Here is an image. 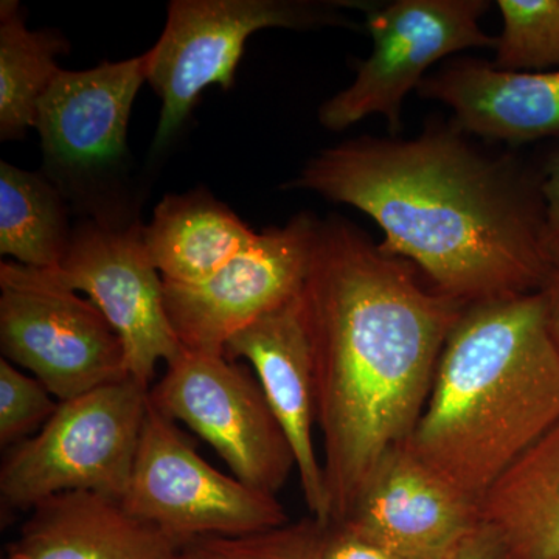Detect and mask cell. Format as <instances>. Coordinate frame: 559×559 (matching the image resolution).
I'll use <instances>...</instances> for the list:
<instances>
[{
  "mask_svg": "<svg viewBox=\"0 0 559 559\" xmlns=\"http://www.w3.org/2000/svg\"><path fill=\"white\" fill-rule=\"evenodd\" d=\"M300 305L337 525L382 457L414 432L466 307L419 282L414 264L340 215L319 219Z\"/></svg>",
  "mask_w": 559,
  "mask_h": 559,
  "instance_id": "cell-1",
  "label": "cell"
},
{
  "mask_svg": "<svg viewBox=\"0 0 559 559\" xmlns=\"http://www.w3.org/2000/svg\"><path fill=\"white\" fill-rule=\"evenodd\" d=\"M283 189L366 213L384 231L385 253L465 307L536 293L554 271L540 183L509 154L480 151L452 121H429L414 139L345 140Z\"/></svg>",
  "mask_w": 559,
  "mask_h": 559,
  "instance_id": "cell-2",
  "label": "cell"
},
{
  "mask_svg": "<svg viewBox=\"0 0 559 559\" xmlns=\"http://www.w3.org/2000/svg\"><path fill=\"white\" fill-rule=\"evenodd\" d=\"M559 419V348L540 290L468 305L452 329L404 447L480 507Z\"/></svg>",
  "mask_w": 559,
  "mask_h": 559,
  "instance_id": "cell-3",
  "label": "cell"
},
{
  "mask_svg": "<svg viewBox=\"0 0 559 559\" xmlns=\"http://www.w3.org/2000/svg\"><path fill=\"white\" fill-rule=\"evenodd\" d=\"M150 389L131 378L60 401L49 421L9 448L0 466L3 509L32 511L70 491L123 499L138 454Z\"/></svg>",
  "mask_w": 559,
  "mask_h": 559,
  "instance_id": "cell-4",
  "label": "cell"
},
{
  "mask_svg": "<svg viewBox=\"0 0 559 559\" xmlns=\"http://www.w3.org/2000/svg\"><path fill=\"white\" fill-rule=\"evenodd\" d=\"M336 3L310 0H173L146 53V83L162 109L154 150L170 145L210 86L230 90L246 43L263 28L355 27Z\"/></svg>",
  "mask_w": 559,
  "mask_h": 559,
  "instance_id": "cell-5",
  "label": "cell"
},
{
  "mask_svg": "<svg viewBox=\"0 0 559 559\" xmlns=\"http://www.w3.org/2000/svg\"><path fill=\"white\" fill-rule=\"evenodd\" d=\"M366 14L373 51L360 61L349 86L319 108L325 130H348L370 116L388 120L390 132L401 128L404 100L429 75L430 68L451 55L495 49L496 38L480 27L488 0H393L353 2Z\"/></svg>",
  "mask_w": 559,
  "mask_h": 559,
  "instance_id": "cell-6",
  "label": "cell"
},
{
  "mask_svg": "<svg viewBox=\"0 0 559 559\" xmlns=\"http://www.w3.org/2000/svg\"><path fill=\"white\" fill-rule=\"evenodd\" d=\"M120 503L182 547L194 539L250 535L289 522L277 496L213 468L151 400Z\"/></svg>",
  "mask_w": 559,
  "mask_h": 559,
  "instance_id": "cell-7",
  "label": "cell"
},
{
  "mask_svg": "<svg viewBox=\"0 0 559 559\" xmlns=\"http://www.w3.org/2000/svg\"><path fill=\"white\" fill-rule=\"evenodd\" d=\"M0 349L58 401L130 378L119 334L90 299L11 261L0 264Z\"/></svg>",
  "mask_w": 559,
  "mask_h": 559,
  "instance_id": "cell-8",
  "label": "cell"
},
{
  "mask_svg": "<svg viewBox=\"0 0 559 559\" xmlns=\"http://www.w3.org/2000/svg\"><path fill=\"white\" fill-rule=\"evenodd\" d=\"M146 83V53L86 70H61L38 105L44 175L91 218H124L106 182L128 159V124Z\"/></svg>",
  "mask_w": 559,
  "mask_h": 559,
  "instance_id": "cell-9",
  "label": "cell"
},
{
  "mask_svg": "<svg viewBox=\"0 0 559 559\" xmlns=\"http://www.w3.org/2000/svg\"><path fill=\"white\" fill-rule=\"evenodd\" d=\"M154 406L207 441L234 477L277 496L296 457L257 377L226 355L182 353L150 389Z\"/></svg>",
  "mask_w": 559,
  "mask_h": 559,
  "instance_id": "cell-10",
  "label": "cell"
},
{
  "mask_svg": "<svg viewBox=\"0 0 559 559\" xmlns=\"http://www.w3.org/2000/svg\"><path fill=\"white\" fill-rule=\"evenodd\" d=\"M50 280L87 299L119 334L131 380L151 389L156 367L182 353L167 307L165 285L135 218H86Z\"/></svg>",
  "mask_w": 559,
  "mask_h": 559,
  "instance_id": "cell-11",
  "label": "cell"
},
{
  "mask_svg": "<svg viewBox=\"0 0 559 559\" xmlns=\"http://www.w3.org/2000/svg\"><path fill=\"white\" fill-rule=\"evenodd\" d=\"M319 218L304 212L259 231L252 245L197 285L165 283V307L189 352L224 355L227 342L300 293Z\"/></svg>",
  "mask_w": 559,
  "mask_h": 559,
  "instance_id": "cell-12",
  "label": "cell"
},
{
  "mask_svg": "<svg viewBox=\"0 0 559 559\" xmlns=\"http://www.w3.org/2000/svg\"><path fill=\"white\" fill-rule=\"evenodd\" d=\"M480 524L479 507L400 444L382 457L352 513L337 525L406 559H444Z\"/></svg>",
  "mask_w": 559,
  "mask_h": 559,
  "instance_id": "cell-13",
  "label": "cell"
},
{
  "mask_svg": "<svg viewBox=\"0 0 559 559\" xmlns=\"http://www.w3.org/2000/svg\"><path fill=\"white\" fill-rule=\"evenodd\" d=\"M224 355L253 367L275 418L296 457L301 492L312 518L331 525L325 474L314 444V370L301 314L300 293L250 323L226 344Z\"/></svg>",
  "mask_w": 559,
  "mask_h": 559,
  "instance_id": "cell-14",
  "label": "cell"
},
{
  "mask_svg": "<svg viewBox=\"0 0 559 559\" xmlns=\"http://www.w3.org/2000/svg\"><path fill=\"white\" fill-rule=\"evenodd\" d=\"M417 94L448 106L452 123L476 138L524 143L559 134V69L510 72L454 58L429 73Z\"/></svg>",
  "mask_w": 559,
  "mask_h": 559,
  "instance_id": "cell-15",
  "label": "cell"
},
{
  "mask_svg": "<svg viewBox=\"0 0 559 559\" xmlns=\"http://www.w3.org/2000/svg\"><path fill=\"white\" fill-rule=\"evenodd\" d=\"M3 559H182V546L119 500L70 491L32 510Z\"/></svg>",
  "mask_w": 559,
  "mask_h": 559,
  "instance_id": "cell-16",
  "label": "cell"
},
{
  "mask_svg": "<svg viewBox=\"0 0 559 559\" xmlns=\"http://www.w3.org/2000/svg\"><path fill=\"white\" fill-rule=\"evenodd\" d=\"M257 237L259 231L205 189L167 194L143 226L151 260L170 285L204 282Z\"/></svg>",
  "mask_w": 559,
  "mask_h": 559,
  "instance_id": "cell-17",
  "label": "cell"
},
{
  "mask_svg": "<svg viewBox=\"0 0 559 559\" xmlns=\"http://www.w3.org/2000/svg\"><path fill=\"white\" fill-rule=\"evenodd\" d=\"M509 559H559V419L480 502Z\"/></svg>",
  "mask_w": 559,
  "mask_h": 559,
  "instance_id": "cell-18",
  "label": "cell"
},
{
  "mask_svg": "<svg viewBox=\"0 0 559 559\" xmlns=\"http://www.w3.org/2000/svg\"><path fill=\"white\" fill-rule=\"evenodd\" d=\"M66 201L44 173L0 162V253L22 266L55 270L73 234Z\"/></svg>",
  "mask_w": 559,
  "mask_h": 559,
  "instance_id": "cell-19",
  "label": "cell"
},
{
  "mask_svg": "<svg viewBox=\"0 0 559 559\" xmlns=\"http://www.w3.org/2000/svg\"><path fill=\"white\" fill-rule=\"evenodd\" d=\"M69 43L60 32L28 31L20 2H0V140L24 139L35 128L40 98L61 72Z\"/></svg>",
  "mask_w": 559,
  "mask_h": 559,
  "instance_id": "cell-20",
  "label": "cell"
},
{
  "mask_svg": "<svg viewBox=\"0 0 559 559\" xmlns=\"http://www.w3.org/2000/svg\"><path fill=\"white\" fill-rule=\"evenodd\" d=\"M502 31L492 64L510 72L559 69V0H498Z\"/></svg>",
  "mask_w": 559,
  "mask_h": 559,
  "instance_id": "cell-21",
  "label": "cell"
},
{
  "mask_svg": "<svg viewBox=\"0 0 559 559\" xmlns=\"http://www.w3.org/2000/svg\"><path fill=\"white\" fill-rule=\"evenodd\" d=\"M330 528L311 516L250 535L194 539L182 559H323Z\"/></svg>",
  "mask_w": 559,
  "mask_h": 559,
  "instance_id": "cell-22",
  "label": "cell"
},
{
  "mask_svg": "<svg viewBox=\"0 0 559 559\" xmlns=\"http://www.w3.org/2000/svg\"><path fill=\"white\" fill-rule=\"evenodd\" d=\"M60 401L35 377L0 359V444L11 448L35 436Z\"/></svg>",
  "mask_w": 559,
  "mask_h": 559,
  "instance_id": "cell-23",
  "label": "cell"
},
{
  "mask_svg": "<svg viewBox=\"0 0 559 559\" xmlns=\"http://www.w3.org/2000/svg\"><path fill=\"white\" fill-rule=\"evenodd\" d=\"M323 559H406L345 525H331Z\"/></svg>",
  "mask_w": 559,
  "mask_h": 559,
  "instance_id": "cell-24",
  "label": "cell"
},
{
  "mask_svg": "<svg viewBox=\"0 0 559 559\" xmlns=\"http://www.w3.org/2000/svg\"><path fill=\"white\" fill-rule=\"evenodd\" d=\"M544 202V234L551 266L559 270V154L551 162L546 178L540 180Z\"/></svg>",
  "mask_w": 559,
  "mask_h": 559,
  "instance_id": "cell-25",
  "label": "cell"
},
{
  "mask_svg": "<svg viewBox=\"0 0 559 559\" xmlns=\"http://www.w3.org/2000/svg\"><path fill=\"white\" fill-rule=\"evenodd\" d=\"M444 559H509L498 533L481 524Z\"/></svg>",
  "mask_w": 559,
  "mask_h": 559,
  "instance_id": "cell-26",
  "label": "cell"
},
{
  "mask_svg": "<svg viewBox=\"0 0 559 559\" xmlns=\"http://www.w3.org/2000/svg\"><path fill=\"white\" fill-rule=\"evenodd\" d=\"M540 294H543L544 304H546L551 336H554L559 348V270L550 272L549 278L540 288Z\"/></svg>",
  "mask_w": 559,
  "mask_h": 559,
  "instance_id": "cell-27",
  "label": "cell"
}]
</instances>
